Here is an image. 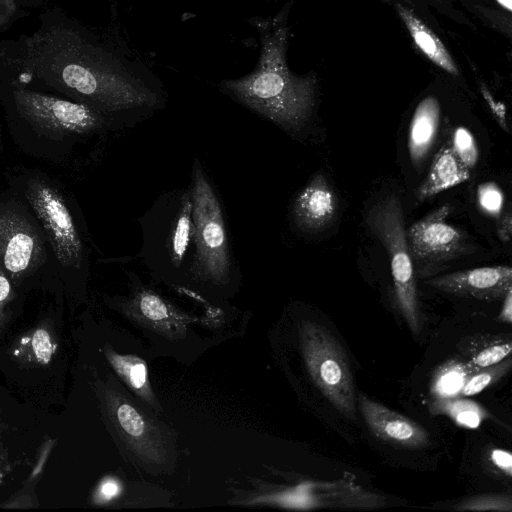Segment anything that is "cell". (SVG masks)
<instances>
[{
    "label": "cell",
    "instance_id": "cell-1",
    "mask_svg": "<svg viewBox=\"0 0 512 512\" xmlns=\"http://www.w3.org/2000/svg\"><path fill=\"white\" fill-rule=\"evenodd\" d=\"M1 44L0 78L47 86L105 115L164 104L154 82L60 9L44 12L33 34Z\"/></svg>",
    "mask_w": 512,
    "mask_h": 512
},
{
    "label": "cell",
    "instance_id": "cell-2",
    "mask_svg": "<svg viewBox=\"0 0 512 512\" xmlns=\"http://www.w3.org/2000/svg\"><path fill=\"white\" fill-rule=\"evenodd\" d=\"M261 55L255 70L245 77L226 80L223 88L240 103L288 131H298L315 102V80L293 74L286 63L287 30L284 25L258 24Z\"/></svg>",
    "mask_w": 512,
    "mask_h": 512
},
{
    "label": "cell",
    "instance_id": "cell-3",
    "mask_svg": "<svg viewBox=\"0 0 512 512\" xmlns=\"http://www.w3.org/2000/svg\"><path fill=\"white\" fill-rule=\"evenodd\" d=\"M366 223L388 252L398 309L413 335L418 336L420 310L401 202L396 196L379 201L370 209Z\"/></svg>",
    "mask_w": 512,
    "mask_h": 512
},
{
    "label": "cell",
    "instance_id": "cell-4",
    "mask_svg": "<svg viewBox=\"0 0 512 512\" xmlns=\"http://www.w3.org/2000/svg\"><path fill=\"white\" fill-rule=\"evenodd\" d=\"M190 193L195 228L191 270L196 276L222 282L231 268L228 235L219 199L197 160Z\"/></svg>",
    "mask_w": 512,
    "mask_h": 512
},
{
    "label": "cell",
    "instance_id": "cell-5",
    "mask_svg": "<svg viewBox=\"0 0 512 512\" xmlns=\"http://www.w3.org/2000/svg\"><path fill=\"white\" fill-rule=\"evenodd\" d=\"M300 341L307 370L323 395L344 416L354 418L356 396L348 357L323 325L304 321Z\"/></svg>",
    "mask_w": 512,
    "mask_h": 512
},
{
    "label": "cell",
    "instance_id": "cell-6",
    "mask_svg": "<svg viewBox=\"0 0 512 512\" xmlns=\"http://www.w3.org/2000/svg\"><path fill=\"white\" fill-rule=\"evenodd\" d=\"M6 81L7 95L16 111L31 125L55 134L88 133L107 124V115L78 101L60 98Z\"/></svg>",
    "mask_w": 512,
    "mask_h": 512
},
{
    "label": "cell",
    "instance_id": "cell-7",
    "mask_svg": "<svg viewBox=\"0 0 512 512\" xmlns=\"http://www.w3.org/2000/svg\"><path fill=\"white\" fill-rule=\"evenodd\" d=\"M26 198L41 221L60 264L78 268L82 262V242L63 197L48 184L35 181L29 184Z\"/></svg>",
    "mask_w": 512,
    "mask_h": 512
},
{
    "label": "cell",
    "instance_id": "cell-8",
    "mask_svg": "<svg viewBox=\"0 0 512 512\" xmlns=\"http://www.w3.org/2000/svg\"><path fill=\"white\" fill-rule=\"evenodd\" d=\"M450 212V205L445 204L410 226L406 235L410 255L415 261L435 263L465 252L463 232L446 221Z\"/></svg>",
    "mask_w": 512,
    "mask_h": 512
},
{
    "label": "cell",
    "instance_id": "cell-9",
    "mask_svg": "<svg viewBox=\"0 0 512 512\" xmlns=\"http://www.w3.org/2000/svg\"><path fill=\"white\" fill-rule=\"evenodd\" d=\"M42 243L26 218L13 211L0 212V265L13 284L40 263Z\"/></svg>",
    "mask_w": 512,
    "mask_h": 512
},
{
    "label": "cell",
    "instance_id": "cell-10",
    "mask_svg": "<svg viewBox=\"0 0 512 512\" xmlns=\"http://www.w3.org/2000/svg\"><path fill=\"white\" fill-rule=\"evenodd\" d=\"M358 403L367 427L381 441L407 449H422L429 444V433L419 423L362 393Z\"/></svg>",
    "mask_w": 512,
    "mask_h": 512
},
{
    "label": "cell",
    "instance_id": "cell-11",
    "mask_svg": "<svg viewBox=\"0 0 512 512\" xmlns=\"http://www.w3.org/2000/svg\"><path fill=\"white\" fill-rule=\"evenodd\" d=\"M427 283L449 294L494 301L512 289V270L503 265L480 267L436 277Z\"/></svg>",
    "mask_w": 512,
    "mask_h": 512
},
{
    "label": "cell",
    "instance_id": "cell-12",
    "mask_svg": "<svg viewBox=\"0 0 512 512\" xmlns=\"http://www.w3.org/2000/svg\"><path fill=\"white\" fill-rule=\"evenodd\" d=\"M337 197L325 176L317 173L298 194L293 205L296 225L307 232H317L335 217Z\"/></svg>",
    "mask_w": 512,
    "mask_h": 512
},
{
    "label": "cell",
    "instance_id": "cell-13",
    "mask_svg": "<svg viewBox=\"0 0 512 512\" xmlns=\"http://www.w3.org/2000/svg\"><path fill=\"white\" fill-rule=\"evenodd\" d=\"M440 104L434 96L424 98L416 107L409 128L408 150L411 161L419 166L436 139L440 123Z\"/></svg>",
    "mask_w": 512,
    "mask_h": 512
},
{
    "label": "cell",
    "instance_id": "cell-14",
    "mask_svg": "<svg viewBox=\"0 0 512 512\" xmlns=\"http://www.w3.org/2000/svg\"><path fill=\"white\" fill-rule=\"evenodd\" d=\"M470 178L468 169L450 146H444L435 155L429 173L419 187L417 197L425 200L459 185Z\"/></svg>",
    "mask_w": 512,
    "mask_h": 512
},
{
    "label": "cell",
    "instance_id": "cell-15",
    "mask_svg": "<svg viewBox=\"0 0 512 512\" xmlns=\"http://www.w3.org/2000/svg\"><path fill=\"white\" fill-rule=\"evenodd\" d=\"M396 10L406 26L414 44L435 65L456 76L459 71L442 41L412 11L402 4Z\"/></svg>",
    "mask_w": 512,
    "mask_h": 512
},
{
    "label": "cell",
    "instance_id": "cell-16",
    "mask_svg": "<svg viewBox=\"0 0 512 512\" xmlns=\"http://www.w3.org/2000/svg\"><path fill=\"white\" fill-rule=\"evenodd\" d=\"M459 354L480 369L502 361L512 351V336L506 334H473L457 343Z\"/></svg>",
    "mask_w": 512,
    "mask_h": 512
},
{
    "label": "cell",
    "instance_id": "cell-17",
    "mask_svg": "<svg viewBox=\"0 0 512 512\" xmlns=\"http://www.w3.org/2000/svg\"><path fill=\"white\" fill-rule=\"evenodd\" d=\"M54 332L41 324L22 335L13 345L11 354L18 361L29 365H46L57 351Z\"/></svg>",
    "mask_w": 512,
    "mask_h": 512
},
{
    "label": "cell",
    "instance_id": "cell-18",
    "mask_svg": "<svg viewBox=\"0 0 512 512\" xmlns=\"http://www.w3.org/2000/svg\"><path fill=\"white\" fill-rule=\"evenodd\" d=\"M477 370L461 355L449 358L431 376L429 389L432 398L460 396L464 384Z\"/></svg>",
    "mask_w": 512,
    "mask_h": 512
},
{
    "label": "cell",
    "instance_id": "cell-19",
    "mask_svg": "<svg viewBox=\"0 0 512 512\" xmlns=\"http://www.w3.org/2000/svg\"><path fill=\"white\" fill-rule=\"evenodd\" d=\"M428 409L432 415L446 416L456 425L468 429L478 428L489 417L483 406L464 396L433 398Z\"/></svg>",
    "mask_w": 512,
    "mask_h": 512
},
{
    "label": "cell",
    "instance_id": "cell-20",
    "mask_svg": "<svg viewBox=\"0 0 512 512\" xmlns=\"http://www.w3.org/2000/svg\"><path fill=\"white\" fill-rule=\"evenodd\" d=\"M107 405L112 421L126 439L135 445L145 446L150 438L151 427L140 412L125 398L110 395Z\"/></svg>",
    "mask_w": 512,
    "mask_h": 512
},
{
    "label": "cell",
    "instance_id": "cell-21",
    "mask_svg": "<svg viewBox=\"0 0 512 512\" xmlns=\"http://www.w3.org/2000/svg\"><path fill=\"white\" fill-rule=\"evenodd\" d=\"M106 357L114 370L130 387L143 398L150 400L151 391L145 363L134 356L119 355L114 351L105 350Z\"/></svg>",
    "mask_w": 512,
    "mask_h": 512
},
{
    "label": "cell",
    "instance_id": "cell-22",
    "mask_svg": "<svg viewBox=\"0 0 512 512\" xmlns=\"http://www.w3.org/2000/svg\"><path fill=\"white\" fill-rule=\"evenodd\" d=\"M512 366L511 356H507L502 361L480 368L473 373L464 384L460 396H472L482 392L485 388L498 382L504 377Z\"/></svg>",
    "mask_w": 512,
    "mask_h": 512
},
{
    "label": "cell",
    "instance_id": "cell-23",
    "mask_svg": "<svg viewBox=\"0 0 512 512\" xmlns=\"http://www.w3.org/2000/svg\"><path fill=\"white\" fill-rule=\"evenodd\" d=\"M134 308L145 318L163 322L171 317V310L168 304L157 294L149 290H141L136 293L132 300Z\"/></svg>",
    "mask_w": 512,
    "mask_h": 512
},
{
    "label": "cell",
    "instance_id": "cell-24",
    "mask_svg": "<svg viewBox=\"0 0 512 512\" xmlns=\"http://www.w3.org/2000/svg\"><path fill=\"white\" fill-rule=\"evenodd\" d=\"M455 509L458 511H501L511 512L512 501L509 495L487 494L465 499Z\"/></svg>",
    "mask_w": 512,
    "mask_h": 512
},
{
    "label": "cell",
    "instance_id": "cell-25",
    "mask_svg": "<svg viewBox=\"0 0 512 512\" xmlns=\"http://www.w3.org/2000/svg\"><path fill=\"white\" fill-rule=\"evenodd\" d=\"M451 148L468 169L475 167L479 158L478 146L467 128L459 126L454 130Z\"/></svg>",
    "mask_w": 512,
    "mask_h": 512
},
{
    "label": "cell",
    "instance_id": "cell-26",
    "mask_svg": "<svg viewBox=\"0 0 512 512\" xmlns=\"http://www.w3.org/2000/svg\"><path fill=\"white\" fill-rule=\"evenodd\" d=\"M477 201L485 213L496 217L503 209L504 194L497 184L485 182L477 189Z\"/></svg>",
    "mask_w": 512,
    "mask_h": 512
},
{
    "label": "cell",
    "instance_id": "cell-27",
    "mask_svg": "<svg viewBox=\"0 0 512 512\" xmlns=\"http://www.w3.org/2000/svg\"><path fill=\"white\" fill-rule=\"evenodd\" d=\"M12 281L0 265V332L8 321L9 306L15 297Z\"/></svg>",
    "mask_w": 512,
    "mask_h": 512
},
{
    "label": "cell",
    "instance_id": "cell-28",
    "mask_svg": "<svg viewBox=\"0 0 512 512\" xmlns=\"http://www.w3.org/2000/svg\"><path fill=\"white\" fill-rule=\"evenodd\" d=\"M56 441L55 439L48 438L47 440H44L41 444L38 455L35 461V465L26 479L24 486L32 487L34 488L35 484L40 480L41 475L43 473L44 467L46 465V462L49 458V455L55 445Z\"/></svg>",
    "mask_w": 512,
    "mask_h": 512
},
{
    "label": "cell",
    "instance_id": "cell-29",
    "mask_svg": "<svg viewBox=\"0 0 512 512\" xmlns=\"http://www.w3.org/2000/svg\"><path fill=\"white\" fill-rule=\"evenodd\" d=\"M33 489L32 487L25 486L16 495L3 502L0 507L16 509L37 507L38 502Z\"/></svg>",
    "mask_w": 512,
    "mask_h": 512
},
{
    "label": "cell",
    "instance_id": "cell-30",
    "mask_svg": "<svg viewBox=\"0 0 512 512\" xmlns=\"http://www.w3.org/2000/svg\"><path fill=\"white\" fill-rule=\"evenodd\" d=\"M488 460L497 472H501L508 478L511 477L512 472V455L509 451L494 448L490 450Z\"/></svg>",
    "mask_w": 512,
    "mask_h": 512
},
{
    "label": "cell",
    "instance_id": "cell-31",
    "mask_svg": "<svg viewBox=\"0 0 512 512\" xmlns=\"http://www.w3.org/2000/svg\"><path fill=\"white\" fill-rule=\"evenodd\" d=\"M20 8L14 0H0V30L8 29L17 20Z\"/></svg>",
    "mask_w": 512,
    "mask_h": 512
},
{
    "label": "cell",
    "instance_id": "cell-32",
    "mask_svg": "<svg viewBox=\"0 0 512 512\" xmlns=\"http://www.w3.org/2000/svg\"><path fill=\"white\" fill-rule=\"evenodd\" d=\"M482 94L489 105L491 111L495 115L499 125L502 127L503 130L506 132H509V128L507 125V119H506V108L505 105L501 102L495 101V99L492 97V95L487 91L486 89L482 88Z\"/></svg>",
    "mask_w": 512,
    "mask_h": 512
},
{
    "label": "cell",
    "instance_id": "cell-33",
    "mask_svg": "<svg viewBox=\"0 0 512 512\" xmlns=\"http://www.w3.org/2000/svg\"><path fill=\"white\" fill-rule=\"evenodd\" d=\"M119 492L118 483L113 479L103 480L96 492L95 499L98 502L109 501L115 497Z\"/></svg>",
    "mask_w": 512,
    "mask_h": 512
},
{
    "label": "cell",
    "instance_id": "cell-34",
    "mask_svg": "<svg viewBox=\"0 0 512 512\" xmlns=\"http://www.w3.org/2000/svg\"><path fill=\"white\" fill-rule=\"evenodd\" d=\"M503 298L504 302L498 320L510 324L512 322V289L508 290Z\"/></svg>",
    "mask_w": 512,
    "mask_h": 512
},
{
    "label": "cell",
    "instance_id": "cell-35",
    "mask_svg": "<svg viewBox=\"0 0 512 512\" xmlns=\"http://www.w3.org/2000/svg\"><path fill=\"white\" fill-rule=\"evenodd\" d=\"M511 231H512V217L511 213L508 212L505 217L503 218L499 229H498V235L501 241L508 242L511 238Z\"/></svg>",
    "mask_w": 512,
    "mask_h": 512
},
{
    "label": "cell",
    "instance_id": "cell-36",
    "mask_svg": "<svg viewBox=\"0 0 512 512\" xmlns=\"http://www.w3.org/2000/svg\"><path fill=\"white\" fill-rule=\"evenodd\" d=\"M9 470H10V468H9L8 458L5 455L3 448L0 446V483L2 482L4 477L7 475Z\"/></svg>",
    "mask_w": 512,
    "mask_h": 512
},
{
    "label": "cell",
    "instance_id": "cell-37",
    "mask_svg": "<svg viewBox=\"0 0 512 512\" xmlns=\"http://www.w3.org/2000/svg\"><path fill=\"white\" fill-rule=\"evenodd\" d=\"M20 7L25 6H31V5H39L42 0H14Z\"/></svg>",
    "mask_w": 512,
    "mask_h": 512
},
{
    "label": "cell",
    "instance_id": "cell-38",
    "mask_svg": "<svg viewBox=\"0 0 512 512\" xmlns=\"http://www.w3.org/2000/svg\"><path fill=\"white\" fill-rule=\"evenodd\" d=\"M503 9L508 12L511 11L512 8V0H495Z\"/></svg>",
    "mask_w": 512,
    "mask_h": 512
},
{
    "label": "cell",
    "instance_id": "cell-39",
    "mask_svg": "<svg viewBox=\"0 0 512 512\" xmlns=\"http://www.w3.org/2000/svg\"><path fill=\"white\" fill-rule=\"evenodd\" d=\"M2 62H3V54H2V45L0 42V71L2 69Z\"/></svg>",
    "mask_w": 512,
    "mask_h": 512
}]
</instances>
